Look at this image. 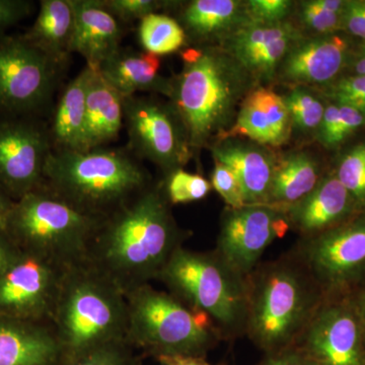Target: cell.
<instances>
[{
    "label": "cell",
    "mask_w": 365,
    "mask_h": 365,
    "mask_svg": "<svg viewBox=\"0 0 365 365\" xmlns=\"http://www.w3.org/2000/svg\"><path fill=\"white\" fill-rule=\"evenodd\" d=\"M162 184L153 182L102 218L85 262L126 295L157 280L189 232L178 225Z\"/></svg>",
    "instance_id": "6da1fadb"
},
{
    "label": "cell",
    "mask_w": 365,
    "mask_h": 365,
    "mask_svg": "<svg viewBox=\"0 0 365 365\" xmlns=\"http://www.w3.org/2000/svg\"><path fill=\"white\" fill-rule=\"evenodd\" d=\"M181 57L169 101L194 153L227 138L242 101L259 85L222 46L186 47Z\"/></svg>",
    "instance_id": "7a4b0ae2"
},
{
    "label": "cell",
    "mask_w": 365,
    "mask_h": 365,
    "mask_svg": "<svg viewBox=\"0 0 365 365\" xmlns=\"http://www.w3.org/2000/svg\"><path fill=\"white\" fill-rule=\"evenodd\" d=\"M246 282L245 336L265 355L292 347L325 297L292 251L261 262Z\"/></svg>",
    "instance_id": "3957f363"
},
{
    "label": "cell",
    "mask_w": 365,
    "mask_h": 365,
    "mask_svg": "<svg viewBox=\"0 0 365 365\" xmlns=\"http://www.w3.org/2000/svg\"><path fill=\"white\" fill-rule=\"evenodd\" d=\"M153 182L148 170L128 151L103 148L52 150L43 184L74 208L102 220Z\"/></svg>",
    "instance_id": "277c9868"
},
{
    "label": "cell",
    "mask_w": 365,
    "mask_h": 365,
    "mask_svg": "<svg viewBox=\"0 0 365 365\" xmlns=\"http://www.w3.org/2000/svg\"><path fill=\"white\" fill-rule=\"evenodd\" d=\"M50 325L61 357L126 341V295L86 262L74 264L64 274Z\"/></svg>",
    "instance_id": "5b68a950"
},
{
    "label": "cell",
    "mask_w": 365,
    "mask_h": 365,
    "mask_svg": "<svg viewBox=\"0 0 365 365\" xmlns=\"http://www.w3.org/2000/svg\"><path fill=\"white\" fill-rule=\"evenodd\" d=\"M126 300L125 340L143 356L206 359L223 340L207 314L169 292L145 284L127 294Z\"/></svg>",
    "instance_id": "8992f818"
},
{
    "label": "cell",
    "mask_w": 365,
    "mask_h": 365,
    "mask_svg": "<svg viewBox=\"0 0 365 365\" xmlns=\"http://www.w3.org/2000/svg\"><path fill=\"white\" fill-rule=\"evenodd\" d=\"M168 292L207 314L223 340L242 337L246 331V278L235 273L212 252L181 247L158 275Z\"/></svg>",
    "instance_id": "52a82bcc"
},
{
    "label": "cell",
    "mask_w": 365,
    "mask_h": 365,
    "mask_svg": "<svg viewBox=\"0 0 365 365\" xmlns=\"http://www.w3.org/2000/svg\"><path fill=\"white\" fill-rule=\"evenodd\" d=\"M100 220L43 184L14 202L4 230L21 251L71 266L85 262Z\"/></svg>",
    "instance_id": "ba28073f"
},
{
    "label": "cell",
    "mask_w": 365,
    "mask_h": 365,
    "mask_svg": "<svg viewBox=\"0 0 365 365\" xmlns=\"http://www.w3.org/2000/svg\"><path fill=\"white\" fill-rule=\"evenodd\" d=\"M292 251L324 294H347L365 280V210Z\"/></svg>",
    "instance_id": "9c48e42d"
},
{
    "label": "cell",
    "mask_w": 365,
    "mask_h": 365,
    "mask_svg": "<svg viewBox=\"0 0 365 365\" xmlns=\"http://www.w3.org/2000/svg\"><path fill=\"white\" fill-rule=\"evenodd\" d=\"M290 348L314 365H365L364 329L351 295L325 294Z\"/></svg>",
    "instance_id": "30bf717a"
},
{
    "label": "cell",
    "mask_w": 365,
    "mask_h": 365,
    "mask_svg": "<svg viewBox=\"0 0 365 365\" xmlns=\"http://www.w3.org/2000/svg\"><path fill=\"white\" fill-rule=\"evenodd\" d=\"M58 67L23 36H0V115L39 114L51 98Z\"/></svg>",
    "instance_id": "8fae6325"
},
{
    "label": "cell",
    "mask_w": 365,
    "mask_h": 365,
    "mask_svg": "<svg viewBox=\"0 0 365 365\" xmlns=\"http://www.w3.org/2000/svg\"><path fill=\"white\" fill-rule=\"evenodd\" d=\"M124 126L131 150L165 173L182 169L193 157L188 137L170 103L151 97H123Z\"/></svg>",
    "instance_id": "7c38bea8"
},
{
    "label": "cell",
    "mask_w": 365,
    "mask_h": 365,
    "mask_svg": "<svg viewBox=\"0 0 365 365\" xmlns=\"http://www.w3.org/2000/svg\"><path fill=\"white\" fill-rule=\"evenodd\" d=\"M68 267L21 251L0 277V317L50 324Z\"/></svg>",
    "instance_id": "4fadbf2b"
},
{
    "label": "cell",
    "mask_w": 365,
    "mask_h": 365,
    "mask_svg": "<svg viewBox=\"0 0 365 365\" xmlns=\"http://www.w3.org/2000/svg\"><path fill=\"white\" fill-rule=\"evenodd\" d=\"M290 230L285 211L269 205L225 208L215 252L235 273L246 278L261 263L264 252Z\"/></svg>",
    "instance_id": "5bb4252c"
},
{
    "label": "cell",
    "mask_w": 365,
    "mask_h": 365,
    "mask_svg": "<svg viewBox=\"0 0 365 365\" xmlns=\"http://www.w3.org/2000/svg\"><path fill=\"white\" fill-rule=\"evenodd\" d=\"M51 151L49 131L35 117L0 115V187L14 200L42 186Z\"/></svg>",
    "instance_id": "9a60e30c"
},
{
    "label": "cell",
    "mask_w": 365,
    "mask_h": 365,
    "mask_svg": "<svg viewBox=\"0 0 365 365\" xmlns=\"http://www.w3.org/2000/svg\"><path fill=\"white\" fill-rule=\"evenodd\" d=\"M302 38L289 21L249 23L220 46L260 86L276 78L283 59Z\"/></svg>",
    "instance_id": "2e32d148"
},
{
    "label": "cell",
    "mask_w": 365,
    "mask_h": 365,
    "mask_svg": "<svg viewBox=\"0 0 365 365\" xmlns=\"http://www.w3.org/2000/svg\"><path fill=\"white\" fill-rule=\"evenodd\" d=\"M353 46L342 34L302 38L292 46L276 78L294 86L323 88L347 67Z\"/></svg>",
    "instance_id": "e0dca14e"
},
{
    "label": "cell",
    "mask_w": 365,
    "mask_h": 365,
    "mask_svg": "<svg viewBox=\"0 0 365 365\" xmlns=\"http://www.w3.org/2000/svg\"><path fill=\"white\" fill-rule=\"evenodd\" d=\"M357 212L356 204L333 172L322 178L309 195L285 210L290 230L299 235V240L318 237Z\"/></svg>",
    "instance_id": "ac0fdd59"
},
{
    "label": "cell",
    "mask_w": 365,
    "mask_h": 365,
    "mask_svg": "<svg viewBox=\"0 0 365 365\" xmlns=\"http://www.w3.org/2000/svg\"><path fill=\"white\" fill-rule=\"evenodd\" d=\"M292 132L284 98L272 88L257 86L242 101L227 138L242 136L261 145L275 148L287 143Z\"/></svg>",
    "instance_id": "d6986e66"
},
{
    "label": "cell",
    "mask_w": 365,
    "mask_h": 365,
    "mask_svg": "<svg viewBox=\"0 0 365 365\" xmlns=\"http://www.w3.org/2000/svg\"><path fill=\"white\" fill-rule=\"evenodd\" d=\"M209 150L215 160L234 170L241 182L246 205H266L277 158L267 146L228 137Z\"/></svg>",
    "instance_id": "ffe728a7"
},
{
    "label": "cell",
    "mask_w": 365,
    "mask_h": 365,
    "mask_svg": "<svg viewBox=\"0 0 365 365\" xmlns=\"http://www.w3.org/2000/svg\"><path fill=\"white\" fill-rule=\"evenodd\" d=\"M74 31L71 52L78 53L86 66L98 67L121 48L122 26L101 0H71Z\"/></svg>",
    "instance_id": "44dd1931"
},
{
    "label": "cell",
    "mask_w": 365,
    "mask_h": 365,
    "mask_svg": "<svg viewBox=\"0 0 365 365\" xmlns=\"http://www.w3.org/2000/svg\"><path fill=\"white\" fill-rule=\"evenodd\" d=\"M60 357L49 323L0 317V365H55Z\"/></svg>",
    "instance_id": "7402d4cb"
},
{
    "label": "cell",
    "mask_w": 365,
    "mask_h": 365,
    "mask_svg": "<svg viewBox=\"0 0 365 365\" xmlns=\"http://www.w3.org/2000/svg\"><path fill=\"white\" fill-rule=\"evenodd\" d=\"M180 25L194 46H211L223 41L247 24L252 23L246 1L193 0L180 9Z\"/></svg>",
    "instance_id": "603a6c76"
},
{
    "label": "cell",
    "mask_w": 365,
    "mask_h": 365,
    "mask_svg": "<svg viewBox=\"0 0 365 365\" xmlns=\"http://www.w3.org/2000/svg\"><path fill=\"white\" fill-rule=\"evenodd\" d=\"M96 68L122 97L153 93L170 98L172 78L160 76V58L157 55L120 48Z\"/></svg>",
    "instance_id": "cb8c5ba5"
},
{
    "label": "cell",
    "mask_w": 365,
    "mask_h": 365,
    "mask_svg": "<svg viewBox=\"0 0 365 365\" xmlns=\"http://www.w3.org/2000/svg\"><path fill=\"white\" fill-rule=\"evenodd\" d=\"M88 66L86 95V151L108 148L124 126V100L101 76Z\"/></svg>",
    "instance_id": "d4e9b609"
},
{
    "label": "cell",
    "mask_w": 365,
    "mask_h": 365,
    "mask_svg": "<svg viewBox=\"0 0 365 365\" xmlns=\"http://www.w3.org/2000/svg\"><path fill=\"white\" fill-rule=\"evenodd\" d=\"M74 31V11L71 0H42L35 23L24 39L58 66H64Z\"/></svg>",
    "instance_id": "484cf974"
},
{
    "label": "cell",
    "mask_w": 365,
    "mask_h": 365,
    "mask_svg": "<svg viewBox=\"0 0 365 365\" xmlns=\"http://www.w3.org/2000/svg\"><path fill=\"white\" fill-rule=\"evenodd\" d=\"M88 68L72 79L62 93L49 131L52 150L86 151V95Z\"/></svg>",
    "instance_id": "4316f807"
},
{
    "label": "cell",
    "mask_w": 365,
    "mask_h": 365,
    "mask_svg": "<svg viewBox=\"0 0 365 365\" xmlns=\"http://www.w3.org/2000/svg\"><path fill=\"white\" fill-rule=\"evenodd\" d=\"M324 176L309 153L295 151L285 155L276 163L266 205L287 210L313 192Z\"/></svg>",
    "instance_id": "83f0119b"
},
{
    "label": "cell",
    "mask_w": 365,
    "mask_h": 365,
    "mask_svg": "<svg viewBox=\"0 0 365 365\" xmlns=\"http://www.w3.org/2000/svg\"><path fill=\"white\" fill-rule=\"evenodd\" d=\"M139 41L144 51L163 56L188 46V38L177 19L165 14H151L140 21Z\"/></svg>",
    "instance_id": "f1b7e54d"
},
{
    "label": "cell",
    "mask_w": 365,
    "mask_h": 365,
    "mask_svg": "<svg viewBox=\"0 0 365 365\" xmlns=\"http://www.w3.org/2000/svg\"><path fill=\"white\" fill-rule=\"evenodd\" d=\"M364 125L365 115L359 110L333 103L326 107L317 138L325 148H335Z\"/></svg>",
    "instance_id": "f546056e"
},
{
    "label": "cell",
    "mask_w": 365,
    "mask_h": 365,
    "mask_svg": "<svg viewBox=\"0 0 365 365\" xmlns=\"http://www.w3.org/2000/svg\"><path fill=\"white\" fill-rule=\"evenodd\" d=\"M283 98L289 112L292 129L302 133H317L325 113L323 102L304 86H294Z\"/></svg>",
    "instance_id": "4dcf8cb0"
},
{
    "label": "cell",
    "mask_w": 365,
    "mask_h": 365,
    "mask_svg": "<svg viewBox=\"0 0 365 365\" xmlns=\"http://www.w3.org/2000/svg\"><path fill=\"white\" fill-rule=\"evenodd\" d=\"M170 205L203 200L212 189L211 182L199 174H192L184 169L168 173L160 182Z\"/></svg>",
    "instance_id": "1f68e13d"
},
{
    "label": "cell",
    "mask_w": 365,
    "mask_h": 365,
    "mask_svg": "<svg viewBox=\"0 0 365 365\" xmlns=\"http://www.w3.org/2000/svg\"><path fill=\"white\" fill-rule=\"evenodd\" d=\"M333 173L352 197L359 211L365 210V144H357L348 151Z\"/></svg>",
    "instance_id": "d6a6232c"
},
{
    "label": "cell",
    "mask_w": 365,
    "mask_h": 365,
    "mask_svg": "<svg viewBox=\"0 0 365 365\" xmlns=\"http://www.w3.org/2000/svg\"><path fill=\"white\" fill-rule=\"evenodd\" d=\"M143 355L137 354L126 341L112 343L91 351L61 357L55 365H141Z\"/></svg>",
    "instance_id": "836d02e7"
},
{
    "label": "cell",
    "mask_w": 365,
    "mask_h": 365,
    "mask_svg": "<svg viewBox=\"0 0 365 365\" xmlns=\"http://www.w3.org/2000/svg\"><path fill=\"white\" fill-rule=\"evenodd\" d=\"M322 91L336 104L349 106L365 115V76L350 74L338 78Z\"/></svg>",
    "instance_id": "e575fe53"
},
{
    "label": "cell",
    "mask_w": 365,
    "mask_h": 365,
    "mask_svg": "<svg viewBox=\"0 0 365 365\" xmlns=\"http://www.w3.org/2000/svg\"><path fill=\"white\" fill-rule=\"evenodd\" d=\"M299 16L302 25L317 36L332 35L343 31V14L326 11L314 0L299 2Z\"/></svg>",
    "instance_id": "d590c367"
},
{
    "label": "cell",
    "mask_w": 365,
    "mask_h": 365,
    "mask_svg": "<svg viewBox=\"0 0 365 365\" xmlns=\"http://www.w3.org/2000/svg\"><path fill=\"white\" fill-rule=\"evenodd\" d=\"M103 6L118 21H141L160 9L173 6L174 2L155 1V0H101Z\"/></svg>",
    "instance_id": "8d00e7d4"
},
{
    "label": "cell",
    "mask_w": 365,
    "mask_h": 365,
    "mask_svg": "<svg viewBox=\"0 0 365 365\" xmlns=\"http://www.w3.org/2000/svg\"><path fill=\"white\" fill-rule=\"evenodd\" d=\"M211 186L220 194L227 208L237 209L246 205L244 192L237 175L225 163L215 160Z\"/></svg>",
    "instance_id": "74e56055"
},
{
    "label": "cell",
    "mask_w": 365,
    "mask_h": 365,
    "mask_svg": "<svg viewBox=\"0 0 365 365\" xmlns=\"http://www.w3.org/2000/svg\"><path fill=\"white\" fill-rule=\"evenodd\" d=\"M294 2L289 0H249L246 11L252 23L278 24L287 21Z\"/></svg>",
    "instance_id": "f35d334b"
},
{
    "label": "cell",
    "mask_w": 365,
    "mask_h": 365,
    "mask_svg": "<svg viewBox=\"0 0 365 365\" xmlns=\"http://www.w3.org/2000/svg\"><path fill=\"white\" fill-rule=\"evenodd\" d=\"M33 2L28 0H0V36L11 26L30 16Z\"/></svg>",
    "instance_id": "ab89813d"
},
{
    "label": "cell",
    "mask_w": 365,
    "mask_h": 365,
    "mask_svg": "<svg viewBox=\"0 0 365 365\" xmlns=\"http://www.w3.org/2000/svg\"><path fill=\"white\" fill-rule=\"evenodd\" d=\"M343 31L365 41V0H347L343 11Z\"/></svg>",
    "instance_id": "60d3db41"
},
{
    "label": "cell",
    "mask_w": 365,
    "mask_h": 365,
    "mask_svg": "<svg viewBox=\"0 0 365 365\" xmlns=\"http://www.w3.org/2000/svg\"><path fill=\"white\" fill-rule=\"evenodd\" d=\"M256 365H314L302 353L294 348H288L283 351L273 353L264 356Z\"/></svg>",
    "instance_id": "b9f144b4"
},
{
    "label": "cell",
    "mask_w": 365,
    "mask_h": 365,
    "mask_svg": "<svg viewBox=\"0 0 365 365\" xmlns=\"http://www.w3.org/2000/svg\"><path fill=\"white\" fill-rule=\"evenodd\" d=\"M20 252L21 250L6 234V230H0V277Z\"/></svg>",
    "instance_id": "7bdbcfd3"
},
{
    "label": "cell",
    "mask_w": 365,
    "mask_h": 365,
    "mask_svg": "<svg viewBox=\"0 0 365 365\" xmlns=\"http://www.w3.org/2000/svg\"><path fill=\"white\" fill-rule=\"evenodd\" d=\"M348 66H350L351 74L365 76V41L353 46Z\"/></svg>",
    "instance_id": "ee69618b"
},
{
    "label": "cell",
    "mask_w": 365,
    "mask_h": 365,
    "mask_svg": "<svg viewBox=\"0 0 365 365\" xmlns=\"http://www.w3.org/2000/svg\"><path fill=\"white\" fill-rule=\"evenodd\" d=\"M348 294L351 295L353 302H354L355 307L357 309V313L359 314L362 329H364L365 341V280L350 290Z\"/></svg>",
    "instance_id": "f6af8a7d"
},
{
    "label": "cell",
    "mask_w": 365,
    "mask_h": 365,
    "mask_svg": "<svg viewBox=\"0 0 365 365\" xmlns=\"http://www.w3.org/2000/svg\"><path fill=\"white\" fill-rule=\"evenodd\" d=\"M14 202H16V200H14V199L0 187V230H4V228H6V222L7 220H9V215H11V211L14 207Z\"/></svg>",
    "instance_id": "bcb514c9"
},
{
    "label": "cell",
    "mask_w": 365,
    "mask_h": 365,
    "mask_svg": "<svg viewBox=\"0 0 365 365\" xmlns=\"http://www.w3.org/2000/svg\"><path fill=\"white\" fill-rule=\"evenodd\" d=\"M157 360L160 365H212L209 364L206 359L199 357H160Z\"/></svg>",
    "instance_id": "7dc6e473"
}]
</instances>
